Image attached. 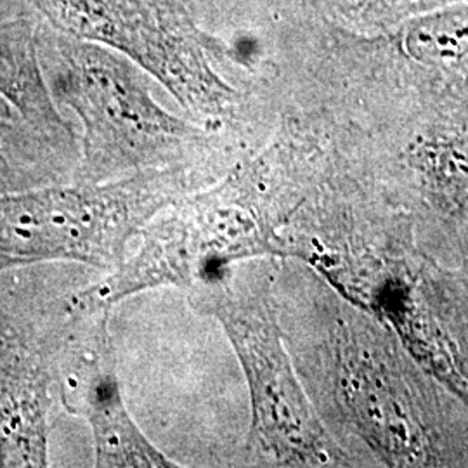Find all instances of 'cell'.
Listing matches in <instances>:
<instances>
[{
	"label": "cell",
	"instance_id": "6da1fadb",
	"mask_svg": "<svg viewBox=\"0 0 468 468\" xmlns=\"http://www.w3.org/2000/svg\"><path fill=\"white\" fill-rule=\"evenodd\" d=\"M38 50L52 98L82 123L73 181L100 185L150 168L201 165L216 150L218 131L160 106L150 75L127 56L44 19Z\"/></svg>",
	"mask_w": 468,
	"mask_h": 468
},
{
	"label": "cell",
	"instance_id": "7a4b0ae2",
	"mask_svg": "<svg viewBox=\"0 0 468 468\" xmlns=\"http://www.w3.org/2000/svg\"><path fill=\"white\" fill-rule=\"evenodd\" d=\"M201 165L150 168L115 181L54 183L0 195V272L77 262L106 274L165 207L195 191Z\"/></svg>",
	"mask_w": 468,
	"mask_h": 468
},
{
	"label": "cell",
	"instance_id": "3957f363",
	"mask_svg": "<svg viewBox=\"0 0 468 468\" xmlns=\"http://www.w3.org/2000/svg\"><path fill=\"white\" fill-rule=\"evenodd\" d=\"M255 261V259H253ZM238 264L216 283L191 288L195 309L218 319L250 394L249 448L286 467H340L349 456L335 442L303 390L271 295L268 271Z\"/></svg>",
	"mask_w": 468,
	"mask_h": 468
},
{
	"label": "cell",
	"instance_id": "277c9868",
	"mask_svg": "<svg viewBox=\"0 0 468 468\" xmlns=\"http://www.w3.org/2000/svg\"><path fill=\"white\" fill-rule=\"evenodd\" d=\"M250 172L170 203L141 231V245L120 268L67 299L68 316L110 313L118 302L160 286L216 283L238 264L276 253L268 226L249 203Z\"/></svg>",
	"mask_w": 468,
	"mask_h": 468
},
{
	"label": "cell",
	"instance_id": "5b68a950",
	"mask_svg": "<svg viewBox=\"0 0 468 468\" xmlns=\"http://www.w3.org/2000/svg\"><path fill=\"white\" fill-rule=\"evenodd\" d=\"M52 28L117 50L212 129L241 117L243 94L220 67L239 54L203 30L187 0H27Z\"/></svg>",
	"mask_w": 468,
	"mask_h": 468
},
{
	"label": "cell",
	"instance_id": "8992f818",
	"mask_svg": "<svg viewBox=\"0 0 468 468\" xmlns=\"http://www.w3.org/2000/svg\"><path fill=\"white\" fill-rule=\"evenodd\" d=\"M80 328L56 359L58 396L71 415L85 420L96 467H177L141 431L118 378L108 313L79 318Z\"/></svg>",
	"mask_w": 468,
	"mask_h": 468
},
{
	"label": "cell",
	"instance_id": "52a82bcc",
	"mask_svg": "<svg viewBox=\"0 0 468 468\" xmlns=\"http://www.w3.org/2000/svg\"><path fill=\"white\" fill-rule=\"evenodd\" d=\"M335 349L340 399L368 444L392 463L427 460L429 444L410 388L384 346L344 324Z\"/></svg>",
	"mask_w": 468,
	"mask_h": 468
},
{
	"label": "cell",
	"instance_id": "ba28073f",
	"mask_svg": "<svg viewBox=\"0 0 468 468\" xmlns=\"http://www.w3.org/2000/svg\"><path fill=\"white\" fill-rule=\"evenodd\" d=\"M56 361L13 338L0 340V467L49 465Z\"/></svg>",
	"mask_w": 468,
	"mask_h": 468
},
{
	"label": "cell",
	"instance_id": "9c48e42d",
	"mask_svg": "<svg viewBox=\"0 0 468 468\" xmlns=\"http://www.w3.org/2000/svg\"><path fill=\"white\" fill-rule=\"evenodd\" d=\"M40 25L42 17L32 15L0 21V100L59 146L80 153L46 80L38 50Z\"/></svg>",
	"mask_w": 468,
	"mask_h": 468
},
{
	"label": "cell",
	"instance_id": "30bf717a",
	"mask_svg": "<svg viewBox=\"0 0 468 468\" xmlns=\"http://www.w3.org/2000/svg\"><path fill=\"white\" fill-rule=\"evenodd\" d=\"M388 37L421 82L468 102V2L410 19Z\"/></svg>",
	"mask_w": 468,
	"mask_h": 468
},
{
	"label": "cell",
	"instance_id": "8fae6325",
	"mask_svg": "<svg viewBox=\"0 0 468 468\" xmlns=\"http://www.w3.org/2000/svg\"><path fill=\"white\" fill-rule=\"evenodd\" d=\"M380 282L369 290L371 295H365L369 309H375L382 321L394 324L420 363L468 402V378L456 368L444 335L435 324L429 307L401 278L390 274Z\"/></svg>",
	"mask_w": 468,
	"mask_h": 468
},
{
	"label": "cell",
	"instance_id": "7c38bea8",
	"mask_svg": "<svg viewBox=\"0 0 468 468\" xmlns=\"http://www.w3.org/2000/svg\"><path fill=\"white\" fill-rule=\"evenodd\" d=\"M460 2L467 0H266L274 23H314L357 35L388 34Z\"/></svg>",
	"mask_w": 468,
	"mask_h": 468
},
{
	"label": "cell",
	"instance_id": "4fadbf2b",
	"mask_svg": "<svg viewBox=\"0 0 468 468\" xmlns=\"http://www.w3.org/2000/svg\"><path fill=\"white\" fill-rule=\"evenodd\" d=\"M77 162L79 153L59 146L0 102V195L59 183Z\"/></svg>",
	"mask_w": 468,
	"mask_h": 468
},
{
	"label": "cell",
	"instance_id": "5bb4252c",
	"mask_svg": "<svg viewBox=\"0 0 468 468\" xmlns=\"http://www.w3.org/2000/svg\"><path fill=\"white\" fill-rule=\"evenodd\" d=\"M467 2H468V0H467Z\"/></svg>",
	"mask_w": 468,
	"mask_h": 468
}]
</instances>
